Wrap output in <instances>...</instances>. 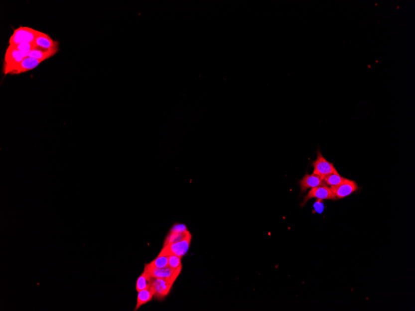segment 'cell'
Returning a JSON list of instances; mask_svg holds the SVG:
<instances>
[{
	"instance_id": "obj_5",
	"label": "cell",
	"mask_w": 415,
	"mask_h": 311,
	"mask_svg": "<svg viewBox=\"0 0 415 311\" xmlns=\"http://www.w3.org/2000/svg\"><path fill=\"white\" fill-rule=\"evenodd\" d=\"M182 268L174 270L170 268L169 266L163 268L152 267L149 264H145L144 270L146 271L148 275L150 278H165V279L177 280L179 276Z\"/></svg>"
},
{
	"instance_id": "obj_17",
	"label": "cell",
	"mask_w": 415,
	"mask_h": 311,
	"mask_svg": "<svg viewBox=\"0 0 415 311\" xmlns=\"http://www.w3.org/2000/svg\"><path fill=\"white\" fill-rule=\"evenodd\" d=\"M150 267L155 268H163L168 266V256L158 255L152 262L148 263Z\"/></svg>"
},
{
	"instance_id": "obj_18",
	"label": "cell",
	"mask_w": 415,
	"mask_h": 311,
	"mask_svg": "<svg viewBox=\"0 0 415 311\" xmlns=\"http://www.w3.org/2000/svg\"><path fill=\"white\" fill-rule=\"evenodd\" d=\"M181 259H182V257H178L177 255H172L168 256V266L174 270L182 268V261H181Z\"/></svg>"
},
{
	"instance_id": "obj_15",
	"label": "cell",
	"mask_w": 415,
	"mask_h": 311,
	"mask_svg": "<svg viewBox=\"0 0 415 311\" xmlns=\"http://www.w3.org/2000/svg\"><path fill=\"white\" fill-rule=\"evenodd\" d=\"M151 278H150L149 275H148L146 271L144 270V272H143L142 274L138 277L137 281L136 289H137V292H139L140 291L146 289V288H149Z\"/></svg>"
},
{
	"instance_id": "obj_6",
	"label": "cell",
	"mask_w": 415,
	"mask_h": 311,
	"mask_svg": "<svg viewBox=\"0 0 415 311\" xmlns=\"http://www.w3.org/2000/svg\"><path fill=\"white\" fill-rule=\"evenodd\" d=\"M312 164L314 168L313 174L323 179L329 175L338 173L333 164L324 159L319 150L317 154V159Z\"/></svg>"
},
{
	"instance_id": "obj_8",
	"label": "cell",
	"mask_w": 415,
	"mask_h": 311,
	"mask_svg": "<svg viewBox=\"0 0 415 311\" xmlns=\"http://www.w3.org/2000/svg\"><path fill=\"white\" fill-rule=\"evenodd\" d=\"M330 188L337 199H342L358 191L359 187L353 180L346 179L345 181L338 186L332 187Z\"/></svg>"
},
{
	"instance_id": "obj_10",
	"label": "cell",
	"mask_w": 415,
	"mask_h": 311,
	"mask_svg": "<svg viewBox=\"0 0 415 311\" xmlns=\"http://www.w3.org/2000/svg\"><path fill=\"white\" fill-rule=\"evenodd\" d=\"M301 192H305L309 188H313L320 186H325L323 178L315 174H306L302 179L299 182Z\"/></svg>"
},
{
	"instance_id": "obj_11",
	"label": "cell",
	"mask_w": 415,
	"mask_h": 311,
	"mask_svg": "<svg viewBox=\"0 0 415 311\" xmlns=\"http://www.w3.org/2000/svg\"><path fill=\"white\" fill-rule=\"evenodd\" d=\"M42 63L39 60L26 57L10 72L11 75H19L36 69Z\"/></svg>"
},
{
	"instance_id": "obj_2",
	"label": "cell",
	"mask_w": 415,
	"mask_h": 311,
	"mask_svg": "<svg viewBox=\"0 0 415 311\" xmlns=\"http://www.w3.org/2000/svg\"><path fill=\"white\" fill-rule=\"evenodd\" d=\"M26 57V54L20 51L14 46H9L4 56L3 66L4 75L9 74L12 69Z\"/></svg>"
},
{
	"instance_id": "obj_16",
	"label": "cell",
	"mask_w": 415,
	"mask_h": 311,
	"mask_svg": "<svg viewBox=\"0 0 415 311\" xmlns=\"http://www.w3.org/2000/svg\"><path fill=\"white\" fill-rule=\"evenodd\" d=\"M345 180L346 179L342 177L338 173L329 175L323 179L324 184L331 187L338 186V185L345 181Z\"/></svg>"
},
{
	"instance_id": "obj_12",
	"label": "cell",
	"mask_w": 415,
	"mask_h": 311,
	"mask_svg": "<svg viewBox=\"0 0 415 311\" xmlns=\"http://www.w3.org/2000/svg\"><path fill=\"white\" fill-rule=\"evenodd\" d=\"M154 297V292L150 287L146 288L138 293L137 303L135 311H138L142 305L146 304L152 300Z\"/></svg>"
},
{
	"instance_id": "obj_13",
	"label": "cell",
	"mask_w": 415,
	"mask_h": 311,
	"mask_svg": "<svg viewBox=\"0 0 415 311\" xmlns=\"http://www.w3.org/2000/svg\"><path fill=\"white\" fill-rule=\"evenodd\" d=\"M59 51H47V50L35 49L34 51L29 52L27 57H31L35 59L39 60L42 62L51 58L55 56Z\"/></svg>"
},
{
	"instance_id": "obj_4",
	"label": "cell",
	"mask_w": 415,
	"mask_h": 311,
	"mask_svg": "<svg viewBox=\"0 0 415 311\" xmlns=\"http://www.w3.org/2000/svg\"><path fill=\"white\" fill-rule=\"evenodd\" d=\"M192 238V235L191 234L182 241L173 243V244L163 246L158 255L169 256L174 255L182 258L189 249Z\"/></svg>"
},
{
	"instance_id": "obj_3",
	"label": "cell",
	"mask_w": 415,
	"mask_h": 311,
	"mask_svg": "<svg viewBox=\"0 0 415 311\" xmlns=\"http://www.w3.org/2000/svg\"><path fill=\"white\" fill-rule=\"evenodd\" d=\"M175 279H165V278H152L149 287L154 292V297L156 299L162 300L172 289Z\"/></svg>"
},
{
	"instance_id": "obj_7",
	"label": "cell",
	"mask_w": 415,
	"mask_h": 311,
	"mask_svg": "<svg viewBox=\"0 0 415 311\" xmlns=\"http://www.w3.org/2000/svg\"><path fill=\"white\" fill-rule=\"evenodd\" d=\"M312 198H316L318 201L337 200L335 196L332 192L331 188L327 187L326 185L325 186L311 188V190L308 192L307 195L304 198L303 203L301 205L303 206L308 201L312 199Z\"/></svg>"
},
{
	"instance_id": "obj_14",
	"label": "cell",
	"mask_w": 415,
	"mask_h": 311,
	"mask_svg": "<svg viewBox=\"0 0 415 311\" xmlns=\"http://www.w3.org/2000/svg\"><path fill=\"white\" fill-rule=\"evenodd\" d=\"M190 235H191V233L188 231V229L183 232H175L170 230L169 234H168L167 238H166L163 246L173 244V243L182 241L185 238L189 236Z\"/></svg>"
},
{
	"instance_id": "obj_9",
	"label": "cell",
	"mask_w": 415,
	"mask_h": 311,
	"mask_svg": "<svg viewBox=\"0 0 415 311\" xmlns=\"http://www.w3.org/2000/svg\"><path fill=\"white\" fill-rule=\"evenodd\" d=\"M37 49L47 50V51H59V43L53 40L48 34L41 32L34 42Z\"/></svg>"
},
{
	"instance_id": "obj_1",
	"label": "cell",
	"mask_w": 415,
	"mask_h": 311,
	"mask_svg": "<svg viewBox=\"0 0 415 311\" xmlns=\"http://www.w3.org/2000/svg\"><path fill=\"white\" fill-rule=\"evenodd\" d=\"M41 33V31L31 28L29 27H19L16 29L10 37L9 46H17L23 42L34 43L36 37Z\"/></svg>"
}]
</instances>
